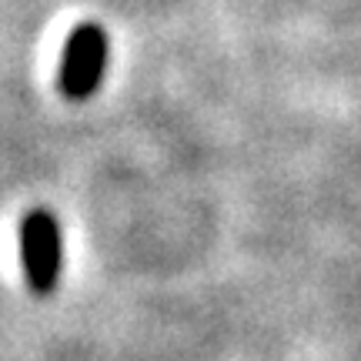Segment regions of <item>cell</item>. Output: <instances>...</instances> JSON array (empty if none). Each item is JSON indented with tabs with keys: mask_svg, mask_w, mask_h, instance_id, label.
<instances>
[{
	"mask_svg": "<svg viewBox=\"0 0 361 361\" xmlns=\"http://www.w3.org/2000/svg\"><path fill=\"white\" fill-rule=\"evenodd\" d=\"M107 61H111V40H107V30H104L97 20H84V24H78L64 40L61 71H57V90L74 104L90 101L104 84Z\"/></svg>",
	"mask_w": 361,
	"mask_h": 361,
	"instance_id": "obj_1",
	"label": "cell"
},
{
	"mask_svg": "<svg viewBox=\"0 0 361 361\" xmlns=\"http://www.w3.org/2000/svg\"><path fill=\"white\" fill-rule=\"evenodd\" d=\"M20 264L34 298H51L64 271V234L51 207H30L20 221Z\"/></svg>",
	"mask_w": 361,
	"mask_h": 361,
	"instance_id": "obj_2",
	"label": "cell"
}]
</instances>
